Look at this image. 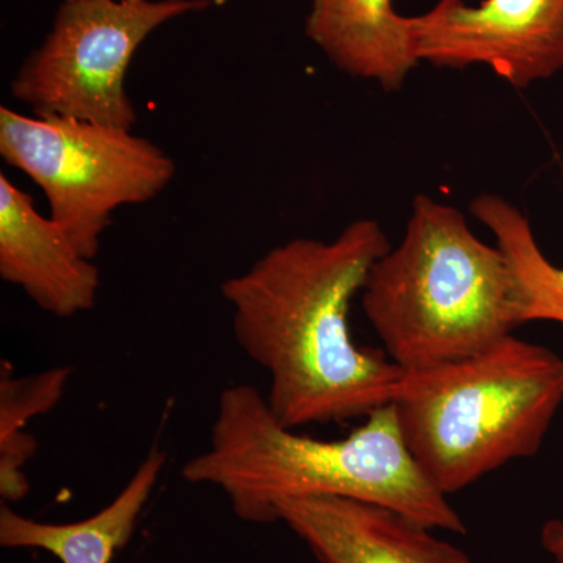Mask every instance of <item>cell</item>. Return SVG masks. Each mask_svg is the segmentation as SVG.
<instances>
[{"instance_id": "ba28073f", "label": "cell", "mask_w": 563, "mask_h": 563, "mask_svg": "<svg viewBox=\"0 0 563 563\" xmlns=\"http://www.w3.org/2000/svg\"><path fill=\"white\" fill-rule=\"evenodd\" d=\"M276 517L320 563H473L461 548L437 539L433 529L376 503L292 498L277 504Z\"/></svg>"}, {"instance_id": "6da1fadb", "label": "cell", "mask_w": 563, "mask_h": 563, "mask_svg": "<svg viewBox=\"0 0 563 563\" xmlns=\"http://www.w3.org/2000/svg\"><path fill=\"white\" fill-rule=\"evenodd\" d=\"M374 220L347 224L332 242L298 236L221 285L236 343L269 376L266 404L287 426L368 417L395 401L404 374L352 340V299L390 250Z\"/></svg>"}, {"instance_id": "5b68a950", "label": "cell", "mask_w": 563, "mask_h": 563, "mask_svg": "<svg viewBox=\"0 0 563 563\" xmlns=\"http://www.w3.org/2000/svg\"><path fill=\"white\" fill-rule=\"evenodd\" d=\"M0 155L46 195L52 220L95 261L111 214L150 202L176 176L173 158L132 129L0 107Z\"/></svg>"}, {"instance_id": "3957f363", "label": "cell", "mask_w": 563, "mask_h": 563, "mask_svg": "<svg viewBox=\"0 0 563 563\" xmlns=\"http://www.w3.org/2000/svg\"><path fill=\"white\" fill-rule=\"evenodd\" d=\"M362 307L387 357L417 373L490 350L525 324L517 279L461 210L418 195L398 246L374 263Z\"/></svg>"}, {"instance_id": "52a82bcc", "label": "cell", "mask_w": 563, "mask_h": 563, "mask_svg": "<svg viewBox=\"0 0 563 563\" xmlns=\"http://www.w3.org/2000/svg\"><path fill=\"white\" fill-rule=\"evenodd\" d=\"M418 62L439 68L487 66L515 88L563 69V0H437L407 16Z\"/></svg>"}, {"instance_id": "7c38bea8", "label": "cell", "mask_w": 563, "mask_h": 563, "mask_svg": "<svg viewBox=\"0 0 563 563\" xmlns=\"http://www.w3.org/2000/svg\"><path fill=\"white\" fill-rule=\"evenodd\" d=\"M470 211L496 239L506 255L520 291L523 320L563 324V268L544 257L528 218L499 195L476 196Z\"/></svg>"}, {"instance_id": "8fae6325", "label": "cell", "mask_w": 563, "mask_h": 563, "mask_svg": "<svg viewBox=\"0 0 563 563\" xmlns=\"http://www.w3.org/2000/svg\"><path fill=\"white\" fill-rule=\"evenodd\" d=\"M158 444L140 463L120 495L98 514L74 523H46L0 506V544L9 550L46 551L62 563H111L135 532L165 468Z\"/></svg>"}, {"instance_id": "7a4b0ae2", "label": "cell", "mask_w": 563, "mask_h": 563, "mask_svg": "<svg viewBox=\"0 0 563 563\" xmlns=\"http://www.w3.org/2000/svg\"><path fill=\"white\" fill-rule=\"evenodd\" d=\"M339 440L302 435L282 424L252 385L218 399L210 444L181 468L187 483L220 488L233 514L252 525L277 523L285 499L340 496L391 507L431 529L466 533L448 496L407 450L393 404L374 410Z\"/></svg>"}, {"instance_id": "277c9868", "label": "cell", "mask_w": 563, "mask_h": 563, "mask_svg": "<svg viewBox=\"0 0 563 563\" xmlns=\"http://www.w3.org/2000/svg\"><path fill=\"white\" fill-rule=\"evenodd\" d=\"M563 404V358L515 335L465 361L404 374L393 401L407 450L444 496L539 453Z\"/></svg>"}, {"instance_id": "4fadbf2b", "label": "cell", "mask_w": 563, "mask_h": 563, "mask_svg": "<svg viewBox=\"0 0 563 563\" xmlns=\"http://www.w3.org/2000/svg\"><path fill=\"white\" fill-rule=\"evenodd\" d=\"M9 362L0 372V495L3 503L24 499L31 490L24 466L36 451L24 426L58 401L70 377L66 366L32 377H13Z\"/></svg>"}, {"instance_id": "8992f818", "label": "cell", "mask_w": 563, "mask_h": 563, "mask_svg": "<svg viewBox=\"0 0 563 563\" xmlns=\"http://www.w3.org/2000/svg\"><path fill=\"white\" fill-rule=\"evenodd\" d=\"M218 0H63L49 33L11 80L14 99L38 117L133 129L125 77L152 33Z\"/></svg>"}, {"instance_id": "5bb4252c", "label": "cell", "mask_w": 563, "mask_h": 563, "mask_svg": "<svg viewBox=\"0 0 563 563\" xmlns=\"http://www.w3.org/2000/svg\"><path fill=\"white\" fill-rule=\"evenodd\" d=\"M540 540L554 563H563V520L547 521L540 533Z\"/></svg>"}, {"instance_id": "30bf717a", "label": "cell", "mask_w": 563, "mask_h": 563, "mask_svg": "<svg viewBox=\"0 0 563 563\" xmlns=\"http://www.w3.org/2000/svg\"><path fill=\"white\" fill-rule=\"evenodd\" d=\"M306 36L336 69L401 90L420 62L413 54L407 16L391 0H312Z\"/></svg>"}, {"instance_id": "9c48e42d", "label": "cell", "mask_w": 563, "mask_h": 563, "mask_svg": "<svg viewBox=\"0 0 563 563\" xmlns=\"http://www.w3.org/2000/svg\"><path fill=\"white\" fill-rule=\"evenodd\" d=\"M0 277L58 318L88 312L101 273L18 185L0 176Z\"/></svg>"}]
</instances>
